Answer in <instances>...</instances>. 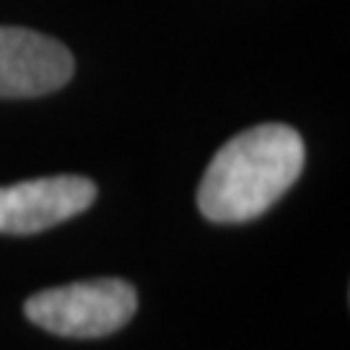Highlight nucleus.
I'll list each match as a JSON object with an SVG mask.
<instances>
[{
	"label": "nucleus",
	"instance_id": "f257e3e1",
	"mask_svg": "<svg viewBox=\"0 0 350 350\" xmlns=\"http://www.w3.org/2000/svg\"><path fill=\"white\" fill-rule=\"evenodd\" d=\"M304 140L288 125L250 127L213 156L198 208L213 224H244L270 211L304 172Z\"/></svg>",
	"mask_w": 350,
	"mask_h": 350
},
{
	"label": "nucleus",
	"instance_id": "f03ea898",
	"mask_svg": "<svg viewBox=\"0 0 350 350\" xmlns=\"http://www.w3.org/2000/svg\"><path fill=\"white\" fill-rule=\"evenodd\" d=\"M138 309L135 288L101 278L73 286L47 288L26 301L24 314L29 322L63 338H104L133 319Z\"/></svg>",
	"mask_w": 350,
	"mask_h": 350
},
{
	"label": "nucleus",
	"instance_id": "7ed1b4c3",
	"mask_svg": "<svg viewBox=\"0 0 350 350\" xmlns=\"http://www.w3.org/2000/svg\"><path fill=\"white\" fill-rule=\"evenodd\" d=\"M96 200V185L86 176H44L0 187V234L26 237L70 221Z\"/></svg>",
	"mask_w": 350,
	"mask_h": 350
},
{
	"label": "nucleus",
	"instance_id": "20e7f679",
	"mask_svg": "<svg viewBox=\"0 0 350 350\" xmlns=\"http://www.w3.org/2000/svg\"><path fill=\"white\" fill-rule=\"evenodd\" d=\"M73 55L57 39L31 29L0 26V99H34L63 88Z\"/></svg>",
	"mask_w": 350,
	"mask_h": 350
}]
</instances>
